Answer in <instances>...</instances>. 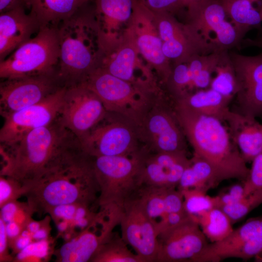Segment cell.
<instances>
[{"label":"cell","mask_w":262,"mask_h":262,"mask_svg":"<svg viewBox=\"0 0 262 262\" xmlns=\"http://www.w3.org/2000/svg\"><path fill=\"white\" fill-rule=\"evenodd\" d=\"M82 150L79 140L59 116L10 145H0L5 161L1 173L28 190L47 173Z\"/></svg>","instance_id":"6da1fadb"},{"label":"cell","mask_w":262,"mask_h":262,"mask_svg":"<svg viewBox=\"0 0 262 262\" xmlns=\"http://www.w3.org/2000/svg\"><path fill=\"white\" fill-rule=\"evenodd\" d=\"M173 106L182 131L193 149V155L212 166L220 183L229 179L244 181L249 168L224 122L174 102Z\"/></svg>","instance_id":"7a4b0ae2"},{"label":"cell","mask_w":262,"mask_h":262,"mask_svg":"<svg viewBox=\"0 0 262 262\" xmlns=\"http://www.w3.org/2000/svg\"><path fill=\"white\" fill-rule=\"evenodd\" d=\"M89 2L57 27L60 52L56 75L62 86L80 83L99 64L101 30L95 5Z\"/></svg>","instance_id":"3957f363"},{"label":"cell","mask_w":262,"mask_h":262,"mask_svg":"<svg viewBox=\"0 0 262 262\" xmlns=\"http://www.w3.org/2000/svg\"><path fill=\"white\" fill-rule=\"evenodd\" d=\"M43 207L63 204L89 205L99 193L93 159L83 151L43 176L30 190Z\"/></svg>","instance_id":"277c9868"},{"label":"cell","mask_w":262,"mask_h":262,"mask_svg":"<svg viewBox=\"0 0 262 262\" xmlns=\"http://www.w3.org/2000/svg\"><path fill=\"white\" fill-rule=\"evenodd\" d=\"M146 149L130 156L92 157L99 193V213L109 223L119 224L126 203L142 185L141 172Z\"/></svg>","instance_id":"5b68a950"},{"label":"cell","mask_w":262,"mask_h":262,"mask_svg":"<svg viewBox=\"0 0 262 262\" xmlns=\"http://www.w3.org/2000/svg\"><path fill=\"white\" fill-rule=\"evenodd\" d=\"M80 82L97 95L109 114L120 116L135 127L157 98L164 93L157 85L127 82L99 67Z\"/></svg>","instance_id":"8992f818"},{"label":"cell","mask_w":262,"mask_h":262,"mask_svg":"<svg viewBox=\"0 0 262 262\" xmlns=\"http://www.w3.org/2000/svg\"><path fill=\"white\" fill-rule=\"evenodd\" d=\"M59 50L57 27H41L34 37L0 61V77L6 80L54 72Z\"/></svg>","instance_id":"52a82bcc"},{"label":"cell","mask_w":262,"mask_h":262,"mask_svg":"<svg viewBox=\"0 0 262 262\" xmlns=\"http://www.w3.org/2000/svg\"><path fill=\"white\" fill-rule=\"evenodd\" d=\"M136 129L141 144L148 152H187V141L166 93L157 98Z\"/></svg>","instance_id":"ba28073f"},{"label":"cell","mask_w":262,"mask_h":262,"mask_svg":"<svg viewBox=\"0 0 262 262\" xmlns=\"http://www.w3.org/2000/svg\"><path fill=\"white\" fill-rule=\"evenodd\" d=\"M152 12L162 41L163 53L174 65L186 63L196 55L218 51L189 24L179 22L169 13Z\"/></svg>","instance_id":"9c48e42d"},{"label":"cell","mask_w":262,"mask_h":262,"mask_svg":"<svg viewBox=\"0 0 262 262\" xmlns=\"http://www.w3.org/2000/svg\"><path fill=\"white\" fill-rule=\"evenodd\" d=\"M115 115L105 123L98 125L81 141L85 154L91 157L130 156L142 149L135 126Z\"/></svg>","instance_id":"30bf717a"},{"label":"cell","mask_w":262,"mask_h":262,"mask_svg":"<svg viewBox=\"0 0 262 262\" xmlns=\"http://www.w3.org/2000/svg\"><path fill=\"white\" fill-rule=\"evenodd\" d=\"M186 23L196 28L219 51L241 46L244 37L218 0H202L186 9Z\"/></svg>","instance_id":"8fae6325"},{"label":"cell","mask_w":262,"mask_h":262,"mask_svg":"<svg viewBox=\"0 0 262 262\" xmlns=\"http://www.w3.org/2000/svg\"><path fill=\"white\" fill-rule=\"evenodd\" d=\"M108 114L97 95L83 83L67 86L59 118L80 142Z\"/></svg>","instance_id":"7c38bea8"},{"label":"cell","mask_w":262,"mask_h":262,"mask_svg":"<svg viewBox=\"0 0 262 262\" xmlns=\"http://www.w3.org/2000/svg\"><path fill=\"white\" fill-rule=\"evenodd\" d=\"M127 29L148 67L155 70L161 82L164 84L171 73L172 66L163 53L153 13L143 0L136 2Z\"/></svg>","instance_id":"4fadbf2b"},{"label":"cell","mask_w":262,"mask_h":262,"mask_svg":"<svg viewBox=\"0 0 262 262\" xmlns=\"http://www.w3.org/2000/svg\"><path fill=\"white\" fill-rule=\"evenodd\" d=\"M66 88V86H61L39 102L3 117V124L0 130V144L10 145L29 132L57 119Z\"/></svg>","instance_id":"5bb4252c"},{"label":"cell","mask_w":262,"mask_h":262,"mask_svg":"<svg viewBox=\"0 0 262 262\" xmlns=\"http://www.w3.org/2000/svg\"><path fill=\"white\" fill-rule=\"evenodd\" d=\"M101 54L98 67L121 79L134 83L154 85L139 79L134 74L138 69L149 79L155 80L149 67L142 65L136 44L126 30L118 39L116 35H101Z\"/></svg>","instance_id":"9a60e30c"},{"label":"cell","mask_w":262,"mask_h":262,"mask_svg":"<svg viewBox=\"0 0 262 262\" xmlns=\"http://www.w3.org/2000/svg\"><path fill=\"white\" fill-rule=\"evenodd\" d=\"M62 86L56 71L6 79L0 85V113L3 117L36 104Z\"/></svg>","instance_id":"2e32d148"},{"label":"cell","mask_w":262,"mask_h":262,"mask_svg":"<svg viewBox=\"0 0 262 262\" xmlns=\"http://www.w3.org/2000/svg\"><path fill=\"white\" fill-rule=\"evenodd\" d=\"M156 222L148 216L134 196L125 204L119 223L121 237L142 262L156 261L158 248Z\"/></svg>","instance_id":"e0dca14e"},{"label":"cell","mask_w":262,"mask_h":262,"mask_svg":"<svg viewBox=\"0 0 262 262\" xmlns=\"http://www.w3.org/2000/svg\"><path fill=\"white\" fill-rule=\"evenodd\" d=\"M155 262H195L208 245L196 222L190 217L158 236Z\"/></svg>","instance_id":"ac0fdd59"},{"label":"cell","mask_w":262,"mask_h":262,"mask_svg":"<svg viewBox=\"0 0 262 262\" xmlns=\"http://www.w3.org/2000/svg\"><path fill=\"white\" fill-rule=\"evenodd\" d=\"M235 71L238 90L237 109L243 115L262 116V54L246 56L229 53Z\"/></svg>","instance_id":"d6986e66"},{"label":"cell","mask_w":262,"mask_h":262,"mask_svg":"<svg viewBox=\"0 0 262 262\" xmlns=\"http://www.w3.org/2000/svg\"><path fill=\"white\" fill-rule=\"evenodd\" d=\"M190 163L186 152H150L147 150L141 172L142 185L177 188Z\"/></svg>","instance_id":"ffe728a7"},{"label":"cell","mask_w":262,"mask_h":262,"mask_svg":"<svg viewBox=\"0 0 262 262\" xmlns=\"http://www.w3.org/2000/svg\"><path fill=\"white\" fill-rule=\"evenodd\" d=\"M25 6H20L0 15V61L37 33L41 27Z\"/></svg>","instance_id":"44dd1931"},{"label":"cell","mask_w":262,"mask_h":262,"mask_svg":"<svg viewBox=\"0 0 262 262\" xmlns=\"http://www.w3.org/2000/svg\"><path fill=\"white\" fill-rule=\"evenodd\" d=\"M224 122L246 163L262 153V124L256 118L230 110Z\"/></svg>","instance_id":"7402d4cb"},{"label":"cell","mask_w":262,"mask_h":262,"mask_svg":"<svg viewBox=\"0 0 262 262\" xmlns=\"http://www.w3.org/2000/svg\"><path fill=\"white\" fill-rule=\"evenodd\" d=\"M233 98L223 96L211 88L199 89L172 101L196 113L214 117L225 122Z\"/></svg>","instance_id":"603a6c76"},{"label":"cell","mask_w":262,"mask_h":262,"mask_svg":"<svg viewBox=\"0 0 262 262\" xmlns=\"http://www.w3.org/2000/svg\"><path fill=\"white\" fill-rule=\"evenodd\" d=\"M262 223V217L252 218L232 230L225 238L208 244L195 262H218L229 258L230 254L248 240Z\"/></svg>","instance_id":"cb8c5ba5"},{"label":"cell","mask_w":262,"mask_h":262,"mask_svg":"<svg viewBox=\"0 0 262 262\" xmlns=\"http://www.w3.org/2000/svg\"><path fill=\"white\" fill-rule=\"evenodd\" d=\"M92 0H25L30 13L40 27H57L83 5Z\"/></svg>","instance_id":"d4e9b609"},{"label":"cell","mask_w":262,"mask_h":262,"mask_svg":"<svg viewBox=\"0 0 262 262\" xmlns=\"http://www.w3.org/2000/svg\"><path fill=\"white\" fill-rule=\"evenodd\" d=\"M95 9L102 33L116 35L123 23L129 22L138 0H94Z\"/></svg>","instance_id":"484cf974"},{"label":"cell","mask_w":262,"mask_h":262,"mask_svg":"<svg viewBox=\"0 0 262 262\" xmlns=\"http://www.w3.org/2000/svg\"><path fill=\"white\" fill-rule=\"evenodd\" d=\"M228 18L245 37L250 30L261 29L259 6L262 0H218Z\"/></svg>","instance_id":"4316f807"},{"label":"cell","mask_w":262,"mask_h":262,"mask_svg":"<svg viewBox=\"0 0 262 262\" xmlns=\"http://www.w3.org/2000/svg\"><path fill=\"white\" fill-rule=\"evenodd\" d=\"M87 228L79 236L64 244L60 248V261L85 262L91 260L101 244L110 235L99 236Z\"/></svg>","instance_id":"83f0119b"},{"label":"cell","mask_w":262,"mask_h":262,"mask_svg":"<svg viewBox=\"0 0 262 262\" xmlns=\"http://www.w3.org/2000/svg\"><path fill=\"white\" fill-rule=\"evenodd\" d=\"M220 183L212 166L203 159L193 155L177 187L179 190L197 188L208 192Z\"/></svg>","instance_id":"f1b7e54d"},{"label":"cell","mask_w":262,"mask_h":262,"mask_svg":"<svg viewBox=\"0 0 262 262\" xmlns=\"http://www.w3.org/2000/svg\"><path fill=\"white\" fill-rule=\"evenodd\" d=\"M223 51L196 55L186 62L190 78L189 93L210 87L212 74L215 72Z\"/></svg>","instance_id":"f546056e"},{"label":"cell","mask_w":262,"mask_h":262,"mask_svg":"<svg viewBox=\"0 0 262 262\" xmlns=\"http://www.w3.org/2000/svg\"><path fill=\"white\" fill-rule=\"evenodd\" d=\"M195 221L211 243L221 241L233 230L228 216L222 209L217 207L203 213Z\"/></svg>","instance_id":"4dcf8cb0"},{"label":"cell","mask_w":262,"mask_h":262,"mask_svg":"<svg viewBox=\"0 0 262 262\" xmlns=\"http://www.w3.org/2000/svg\"><path fill=\"white\" fill-rule=\"evenodd\" d=\"M91 261L96 262H142L131 252L117 233L112 232L101 244Z\"/></svg>","instance_id":"1f68e13d"},{"label":"cell","mask_w":262,"mask_h":262,"mask_svg":"<svg viewBox=\"0 0 262 262\" xmlns=\"http://www.w3.org/2000/svg\"><path fill=\"white\" fill-rule=\"evenodd\" d=\"M212 79L210 88L223 96L233 98L238 86L235 71L228 50L224 51Z\"/></svg>","instance_id":"d6a6232c"},{"label":"cell","mask_w":262,"mask_h":262,"mask_svg":"<svg viewBox=\"0 0 262 262\" xmlns=\"http://www.w3.org/2000/svg\"><path fill=\"white\" fill-rule=\"evenodd\" d=\"M168 188L142 184L134 195L147 214L155 221L165 215Z\"/></svg>","instance_id":"836d02e7"},{"label":"cell","mask_w":262,"mask_h":262,"mask_svg":"<svg viewBox=\"0 0 262 262\" xmlns=\"http://www.w3.org/2000/svg\"><path fill=\"white\" fill-rule=\"evenodd\" d=\"M180 191L183 197L184 209L194 220L203 213L216 207L215 196H209L207 192L197 188L184 189Z\"/></svg>","instance_id":"e575fe53"},{"label":"cell","mask_w":262,"mask_h":262,"mask_svg":"<svg viewBox=\"0 0 262 262\" xmlns=\"http://www.w3.org/2000/svg\"><path fill=\"white\" fill-rule=\"evenodd\" d=\"M262 203V190H261L220 209L227 214L233 224L242 219Z\"/></svg>","instance_id":"d590c367"},{"label":"cell","mask_w":262,"mask_h":262,"mask_svg":"<svg viewBox=\"0 0 262 262\" xmlns=\"http://www.w3.org/2000/svg\"><path fill=\"white\" fill-rule=\"evenodd\" d=\"M262 252V223L256 232L241 246L233 251L229 258L248 260Z\"/></svg>","instance_id":"8d00e7d4"},{"label":"cell","mask_w":262,"mask_h":262,"mask_svg":"<svg viewBox=\"0 0 262 262\" xmlns=\"http://www.w3.org/2000/svg\"><path fill=\"white\" fill-rule=\"evenodd\" d=\"M251 162L248 176L243 182L245 196L262 190V153L256 156Z\"/></svg>","instance_id":"74e56055"},{"label":"cell","mask_w":262,"mask_h":262,"mask_svg":"<svg viewBox=\"0 0 262 262\" xmlns=\"http://www.w3.org/2000/svg\"><path fill=\"white\" fill-rule=\"evenodd\" d=\"M153 12H167L173 15L185 9L182 0H143Z\"/></svg>","instance_id":"f35d334b"},{"label":"cell","mask_w":262,"mask_h":262,"mask_svg":"<svg viewBox=\"0 0 262 262\" xmlns=\"http://www.w3.org/2000/svg\"><path fill=\"white\" fill-rule=\"evenodd\" d=\"M49 243L45 240L31 243L24 249L21 250L16 257L20 261L29 258L42 259L46 257L49 252Z\"/></svg>","instance_id":"ab89813d"},{"label":"cell","mask_w":262,"mask_h":262,"mask_svg":"<svg viewBox=\"0 0 262 262\" xmlns=\"http://www.w3.org/2000/svg\"><path fill=\"white\" fill-rule=\"evenodd\" d=\"M216 207L221 208L233 203L245 197L243 184H236L230 186L227 191L215 196Z\"/></svg>","instance_id":"60d3db41"},{"label":"cell","mask_w":262,"mask_h":262,"mask_svg":"<svg viewBox=\"0 0 262 262\" xmlns=\"http://www.w3.org/2000/svg\"><path fill=\"white\" fill-rule=\"evenodd\" d=\"M190 217L185 211L166 214L156 222L158 236L161 233L173 228Z\"/></svg>","instance_id":"b9f144b4"},{"label":"cell","mask_w":262,"mask_h":262,"mask_svg":"<svg viewBox=\"0 0 262 262\" xmlns=\"http://www.w3.org/2000/svg\"><path fill=\"white\" fill-rule=\"evenodd\" d=\"M79 204H68L60 205L52 208V214L57 218L70 221L73 220Z\"/></svg>","instance_id":"7bdbcfd3"},{"label":"cell","mask_w":262,"mask_h":262,"mask_svg":"<svg viewBox=\"0 0 262 262\" xmlns=\"http://www.w3.org/2000/svg\"><path fill=\"white\" fill-rule=\"evenodd\" d=\"M18 212V206L13 202H7L2 205L1 218L5 223L14 221Z\"/></svg>","instance_id":"ee69618b"},{"label":"cell","mask_w":262,"mask_h":262,"mask_svg":"<svg viewBox=\"0 0 262 262\" xmlns=\"http://www.w3.org/2000/svg\"><path fill=\"white\" fill-rule=\"evenodd\" d=\"M10 180V179L9 180L3 178H0V203L1 206L7 202L13 195L14 190Z\"/></svg>","instance_id":"f6af8a7d"},{"label":"cell","mask_w":262,"mask_h":262,"mask_svg":"<svg viewBox=\"0 0 262 262\" xmlns=\"http://www.w3.org/2000/svg\"><path fill=\"white\" fill-rule=\"evenodd\" d=\"M20 6L26 7L25 0H0V13Z\"/></svg>","instance_id":"bcb514c9"},{"label":"cell","mask_w":262,"mask_h":262,"mask_svg":"<svg viewBox=\"0 0 262 262\" xmlns=\"http://www.w3.org/2000/svg\"><path fill=\"white\" fill-rule=\"evenodd\" d=\"M260 33L254 38L244 39L241 42V46L243 48L255 47L261 49V54H262V29H260Z\"/></svg>","instance_id":"7dc6e473"},{"label":"cell","mask_w":262,"mask_h":262,"mask_svg":"<svg viewBox=\"0 0 262 262\" xmlns=\"http://www.w3.org/2000/svg\"><path fill=\"white\" fill-rule=\"evenodd\" d=\"M5 228L7 236L10 238L17 237L20 231L19 225L14 220L5 223Z\"/></svg>","instance_id":"c3c4849f"},{"label":"cell","mask_w":262,"mask_h":262,"mask_svg":"<svg viewBox=\"0 0 262 262\" xmlns=\"http://www.w3.org/2000/svg\"><path fill=\"white\" fill-rule=\"evenodd\" d=\"M8 237L5 228V223L1 218L0 219V253L2 254L6 250L7 238Z\"/></svg>","instance_id":"681fc988"},{"label":"cell","mask_w":262,"mask_h":262,"mask_svg":"<svg viewBox=\"0 0 262 262\" xmlns=\"http://www.w3.org/2000/svg\"><path fill=\"white\" fill-rule=\"evenodd\" d=\"M31 238L20 235L16 240L15 244L16 248L20 251L24 249L31 243Z\"/></svg>","instance_id":"f907efd6"},{"label":"cell","mask_w":262,"mask_h":262,"mask_svg":"<svg viewBox=\"0 0 262 262\" xmlns=\"http://www.w3.org/2000/svg\"><path fill=\"white\" fill-rule=\"evenodd\" d=\"M48 236L47 230L43 228H40L37 231L32 234V237L37 240H45Z\"/></svg>","instance_id":"816d5d0a"},{"label":"cell","mask_w":262,"mask_h":262,"mask_svg":"<svg viewBox=\"0 0 262 262\" xmlns=\"http://www.w3.org/2000/svg\"><path fill=\"white\" fill-rule=\"evenodd\" d=\"M40 228V224L36 221L30 222L27 226V229L32 233L35 232Z\"/></svg>","instance_id":"f5cc1de1"},{"label":"cell","mask_w":262,"mask_h":262,"mask_svg":"<svg viewBox=\"0 0 262 262\" xmlns=\"http://www.w3.org/2000/svg\"><path fill=\"white\" fill-rule=\"evenodd\" d=\"M68 226V221L63 220L58 224L57 228L59 231H64L67 228Z\"/></svg>","instance_id":"db71d44e"},{"label":"cell","mask_w":262,"mask_h":262,"mask_svg":"<svg viewBox=\"0 0 262 262\" xmlns=\"http://www.w3.org/2000/svg\"><path fill=\"white\" fill-rule=\"evenodd\" d=\"M186 9L189 6L194 4L202 0H182Z\"/></svg>","instance_id":"11a10c76"},{"label":"cell","mask_w":262,"mask_h":262,"mask_svg":"<svg viewBox=\"0 0 262 262\" xmlns=\"http://www.w3.org/2000/svg\"><path fill=\"white\" fill-rule=\"evenodd\" d=\"M20 235L24 237H32V233L27 229L26 230H24L23 231H22Z\"/></svg>","instance_id":"9f6ffc18"},{"label":"cell","mask_w":262,"mask_h":262,"mask_svg":"<svg viewBox=\"0 0 262 262\" xmlns=\"http://www.w3.org/2000/svg\"><path fill=\"white\" fill-rule=\"evenodd\" d=\"M259 12H260V13L261 14V16L262 19V0L260 2V5L259 6Z\"/></svg>","instance_id":"6f0895ef"},{"label":"cell","mask_w":262,"mask_h":262,"mask_svg":"<svg viewBox=\"0 0 262 262\" xmlns=\"http://www.w3.org/2000/svg\"><path fill=\"white\" fill-rule=\"evenodd\" d=\"M255 259L257 262H262V257L257 255L255 257Z\"/></svg>","instance_id":"680465c9"}]
</instances>
